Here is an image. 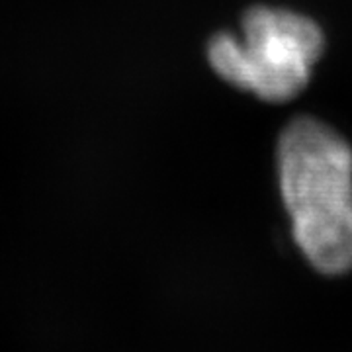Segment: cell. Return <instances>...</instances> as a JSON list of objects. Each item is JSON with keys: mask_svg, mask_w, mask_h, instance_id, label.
Returning <instances> with one entry per match:
<instances>
[{"mask_svg": "<svg viewBox=\"0 0 352 352\" xmlns=\"http://www.w3.org/2000/svg\"><path fill=\"white\" fill-rule=\"evenodd\" d=\"M280 190L305 258L323 274L352 268V149L314 118L289 124L278 145Z\"/></svg>", "mask_w": 352, "mask_h": 352, "instance_id": "6da1fadb", "label": "cell"}, {"mask_svg": "<svg viewBox=\"0 0 352 352\" xmlns=\"http://www.w3.org/2000/svg\"><path fill=\"white\" fill-rule=\"evenodd\" d=\"M323 51L314 20L284 8L258 6L245 14L239 34L219 32L208 61L219 78L266 102H286L309 82Z\"/></svg>", "mask_w": 352, "mask_h": 352, "instance_id": "7a4b0ae2", "label": "cell"}]
</instances>
